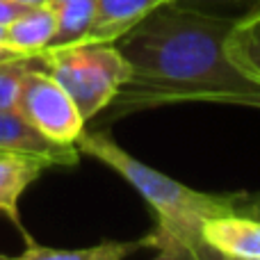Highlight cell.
Here are the masks:
<instances>
[{
	"instance_id": "8",
	"label": "cell",
	"mask_w": 260,
	"mask_h": 260,
	"mask_svg": "<svg viewBox=\"0 0 260 260\" xmlns=\"http://www.w3.org/2000/svg\"><path fill=\"white\" fill-rule=\"evenodd\" d=\"M169 0H96V16L85 41L114 44L130 27L146 18L153 9Z\"/></svg>"
},
{
	"instance_id": "12",
	"label": "cell",
	"mask_w": 260,
	"mask_h": 260,
	"mask_svg": "<svg viewBox=\"0 0 260 260\" xmlns=\"http://www.w3.org/2000/svg\"><path fill=\"white\" fill-rule=\"evenodd\" d=\"M55 12H57V27H55V37L48 48L82 44L94 25L96 0H67L57 5Z\"/></svg>"
},
{
	"instance_id": "19",
	"label": "cell",
	"mask_w": 260,
	"mask_h": 260,
	"mask_svg": "<svg viewBox=\"0 0 260 260\" xmlns=\"http://www.w3.org/2000/svg\"><path fill=\"white\" fill-rule=\"evenodd\" d=\"M12 3L23 9H32V7H41V5H50V0H12Z\"/></svg>"
},
{
	"instance_id": "14",
	"label": "cell",
	"mask_w": 260,
	"mask_h": 260,
	"mask_svg": "<svg viewBox=\"0 0 260 260\" xmlns=\"http://www.w3.org/2000/svg\"><path fill=\"white\" fill-rule=\"evenodd\" d=\"M171 3L185 5V7L212 14V16L231 18V21H238L260 7V0H171Z\"/></svg>"
},
{
	"instance_id": "18",
	"label": "cell",
	"mask_w": 260,
	"mask_h": 260,
	"mask_svg": "<svg viewBox=\"0 0 260 260\" xmlns=\"http://www.w3.org/2000/svg\"><path fill=\"white\" fill-rule=\"evenodd\" d=\"M21 12H25V9L18 7V5H14L12 0H0V23H5V25H7V23L14 21V18H16Z\"/></svg>"
},
{
	"instance_id": "22",
	"label": "cell",
	"mask_w": 260,
	"mask_h": 260,
	"mask_svg": "<svg viewBox=\"0 0 260 260\" xmlns=\"http://www.w3.org/2000/svg\"><path fill=\"white\" fill-rule=\"evenodd\" d=\"M0 260H14V258H7V256H3V253H0Z\"/></svg>"
},
{
	"instance_id": "4",
	"label": "cell",
	"mask_w": 260,
	"mask_h": 260,
	"mask_svg": "<svg viewBox=\"0 0 260 260\" xmlns=\"http://www.w3.org/2000/svg\"><path fill=\"white\" fill-rule=\"evenodd\" d=\"M14 112L50 142L64 146H76V139L87 123L71 96L44 67L27 73Z\"/></svg>"
},
{
	"instance_id": "2",
	"label": "cell",
	"mask_w": 260,
	"mask_h": 260,
	"mask_svg": "<svg viewBox=\"0 0 260 260\" xmlns=\"http://www.w3.org/2000/svg\"><path fill=\"white\" fill-rule=\"evenodd\" d=\"M76 148L82 155L103 162L117 171L128 185H133L142 199L155 212V224H174V221H197L203 217L238 212L244 192L235 194H208L192 189L167 174L144 165L126 148H121L108 133L101 130H82L76 139Z\"/></svg>"
},
{
	"instance_id": "7",
	"label": "cell",
	"mask_w": 260,
	"mask_h": 260,
	"mask_svg": "<svg viewBox=\"0 0 260 260\" xmlns=\"http://www.w3.org/2000/svg\"><path fill=\"white\" fill-rule=\"evenodd\" d=\"M53 162L30 153H0V212L23 229L18 215V201L23 192L44 174Z\"/></svg>"
},
{
	"instance_id": "3",
	"label": "cell",
	"mask_w": 260,
	"mask_h": 260,
	"mask_svg": "<svg viewBox=\"0 0 260 260\" xmlns=\"http://www.w3.org/2000/svg\"><path fill=\"white\" fill-rule=\"evenodd\" d=\"M44 69L71 96L82 119L91 121L108 110L130 78V67L117 44H82L41 53Z\"/></svg>"
},
{
	"instance_id": "17",
	"label": "cell",
	"mask_w": 260,
	"mask_h": 260,
	"mask_svg": "<svg viewBox=\"0 0 260 260\" xmlns=\"http://www.w3.org/2000/svg\"><path fill=\"white\" fill-rule=\"evenodd\" d=\"M238 212H242V215H251V217H256V219H260V192L258 194H247L244 192Z\"/></svg>"
},
{
	"instance_id": "10",
	"label": "cell",
	"mask_w": 260,
	"mask_h": 260,
	"mask_svg": "<svg viewBox=\"0 0 260 260\" xmlns=\"http://www.w3.org/2000/svg\"><path fill=\"white\" fill-rule=\"evenodd\" d=\"M57 27V12L53 5H41L21 12L7 23V46L23 55L44 53Z\"/></svg>"
},
{
	"instance_id": "13",
	"label": "cell",
	"mask_w": 260,
	"mask_h": 260,
	"mask_svg": "<svg viewBox=\"0 0 260 260\" xmlns=\"http://www.w3.org/2000/svg\"><path fill=\"white\" fill-rule=\"evenodd\" d=\"M44 67L41 53L18 55L0 62V110H16V101L27 73Z\"/></svg>"
},
{
	"instance_id": "21",
	"label": "cell",
	"mask_w": 260,
	"mask_h": 260,
	"mask_svg": "<svg viewBox=\"0 0 260 260\" xmlns=\"http://www.w3.org/2000/svg\"><path fill=\"white\" fill-rule=\"evenodd\" d=\"M62 3H67V0H50V5H53V7H57V5H62Z\"/></svg>"
},
{
	"instance_id": "23",
	"label": "cell",
	"mask_w": 260,
	"mask_h": 260,
	"mask_svg": "<svg viewBox=\"0 0 260 260\" xmlns=\"http://www.w3.org/2000/svg\"><path fill=\"white\" fill-rule=\"evenodd\" d=\"M0 153H5V151H0Z\"/></svg>"
},
{
	"instance_id": "11",
	"label": "cell",
	"mask_w": 260,
	"mask_h": 260,
	"mask_svg": "<svg viewBox=\"0 0 260 260\" xmlns=\"http://www.w3.org/2000/svg\"><path fill=\"white\" fill-rule=\"evenodd\" d=\"M226 55L240 73L260 85V7L233 23L226 37Z\"/></svg>"
},
{
	"instance_id": "15",
	"label": "cell",
	"mask_w": 260,
	"mask_h": 260,
	"mask_svg": "<svg viewBox=\"0 0 260 260\" xmlns=\"http://www.w3.org/2000/svg\"><path fill=\"white\" fill-rule=\"evenodd\" d=\"M155 231H160V233H165V235H174L180 242H185L192 260H238V258L221 256V253H217L215 249H210L208 244H203L201 240L194 235V231L185 224H155Z\"/></svg>"
},
{
	"instance_id": "16",
	"label": "cell",
	"mask_w": 260,
	"mask_h": 260,
	"mask_svg": "<svg viewBox=\"0 0 260 260\" xmlns=\"http://www.w3.org/2000/svg\"><path fill=\"white\" fill-rule=\"evenodd\" d=\"M151 233H153L155 249H157V253L153 256V260H192L187 247H185V242H180L178 238H174V235H165L155 229H153Z\"/></svg>"
},
{
	"instance_id": "6",
	"label": "cell",
	"mask_w": 260,
	"mask_h": 260,
	"mask_svg": "<svg viewBox=\"0 0 260 260\" xmlns=\"http://www.w3.org/2000/svg\"><path fill=\"white\" fill-rule=\"evenodd\" d=\"M0 151L39 155L53 162V167H73L80 160L76 146L50 142L14 110H0Z\"/></svg>"
},
{
	"instance_id": "5",
	"label": "cell",
	"mask_w": 260,
	"mask_h": 260,
	"mask_svg": "<svg viewBox=\"0 0 260 260\" xmlns=\"http://www.w3.org/2000/svg\"><path fill=\"white\" fill-rule=\"evenodd\" d=\"M194 231L203 244L238 260H260V219L242 212L203 217L197 221H174Z\"/></svg>"
},
{
	"instance_id": "20",
	"label": "cell",
	"mask_w": 260,
	"mask_h": 260,
	"mask_svg": "<svg viewBox=\"0 0 260 260\" xmlns=\"http://www.w3.org/2000/svg\"><path fill=\"white\" fill-rule=\"evenodd\" d=\"M18 55H23V53H18V50L9 48V46H0V62H3V59H12V57H18Z\"/></svg>"
},
{
	"instance_id": "9",
	"label": "cell",
	"mask_w": 260,
	"mask_h": 260,
	"mask_svg": "<svg viewBox=\"0 0 260 260\" xmlns=\"http://www.w3.org/2000/svg\"><path fill=\"white\" fill-rule=\"evenodd\" d=\"M142 249H155L153 233L137 240H105L85 249H53L30 242L25 251L14 260H126Z\"/></svg>"
},
{
	"instance_id": "1",
	"label": "cell",
	"mask_w": 260,
	"mask_h": 260,
	"mask_svg": "<svg viewBox=\"0 0 260 260\" xmlns=\"http://www.w3.org/2000/svg\"><path fill=\"white\" fill-rule=\"evenodd\" d=\"M235 21L178 3H165L114 44L130 78L108 105L110 121L174 103H224L260 108V85L226 55Z\"/></svg>"
}]
</instances>
